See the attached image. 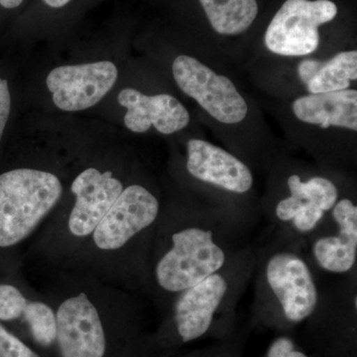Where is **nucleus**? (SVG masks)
Instances as JSON below:
<instances>
[{"label":"nucleus","instance_id":"nucleus-1","mask_svg":"<svg viewBox=\"0 0 357 357\" xmlns=\"http://www.w3.org/2000/svg\"><path fill=\"white\" fill-rule=\"evenodd\" d=\"M227 260L213 229L177 208H163L150 252L148 293L157 304L170 306L178 294L222 271Z\"/></svg>","mask_w":357,"mask_h":357},{"label":"nucleus","instance_id":"nucleus-2","mask_svg":"<svg viewBox=\"0 0 357 357\" xmlns=\"http://www.w3.org/2000/svg\"><path fill=\"white\" fill-rule=\"evenodd\" d=\"M59 173L23 166L0 174V253L11 252L38 234L65 194Z\"/></svg>","mask_w":357,"mask_h":357},{"label":"nucleus","instance_id":"nucleus-3","mask_svg":"<svg viewBox=\"0 0 357 357\" xmlns=\"http://www.w3.org/2000/svg\"><path fill=\"white\" fill-rule=\"evenodd\" d=\"M337 11L331 0H286L268 25L265 46L283 57L311 55L321 43L319 28L335 20Z\"/></svg>","mask_w":357,"mask_h":357},{"label":"nucleus","instance_id":"nucleus-4","mask_svg":"<svg viewBox=\"0 0 357 357\" xmlns=\"http://www.w3.org/2000/svg\"><path fill=\"white\" fill-rule=\"evenodd\" d=\"M172 72L178 89L213 119L227 126L245 121L248 103L229 77L188 55L174 60Z\"/></svg>","mask_w":357,"mask_h":357},{"label":"nucleus","instance_id":"nucleus-5","mask_svg":"<svg viewBox=\"0 0 357 357\" xmlns=\"http://www.w3.org/2000/svg\"><path fill=\"white\" fill-rule=\"evenodd\" d=\"M18 267L0 277V323L20 324L42 349L56 344L57 319L48 298L30 285Z\"/></svg>","mask_w":357,"mask_h":357},{"label":"nucleus","instance_id":"nucleus-6","mask_svg":"<svg viewBox=\"0 0 357 357\" xmlns=\"http://www.w3.org/2000/svg\"><path fill=\"white\" fill-rule=\"evenodd\" d=\"M267 287L288 321L300 323L316 311L319 291L311 268L301 256L279 251L270 256L264 268Z\"/></svg>","mask_w":357,"mask_h":357},{"label":"nucleus","instance_id":"nucleus-7","mask_svg":"<svg viewBox=\"0 0 357 357\" xmlns=\"http://www.w3.org/2000/svg\"><path fill=\"white\" fill-rule=\"evenodd\" d=\"M119 77L116 66L109 61L61 66L47 77L56 107L65 112H79L98 105L114 88Z\"/></svg>","mask_w":357,"mask_h":357},{"label":"nucleus","instance_id":"nucleus-8","mask_svg":"<svg viewBox=\"0 0 357 357\" xmlns=\"http://www.w3.org/2000/svg\"><path fill=\"white\" fill-rule=\"evenodd\" d=\"M230 288L231 279L222 269L174 298L169 307L176 332L183 342H192L208 333Z\"/></svg>","mask_w":357,"mask_h":357},{"label":"nucleus","instance_id":"nucleus-9","mask_svg":"<svg viewBox=\"0 0 357 357\" xmlns=\"http://www.w3.org/2000/svg\"><path fill=\"white\" fill-rule=\"evenodd\" d=\"M289 196L275 206V215L282 222H291L301 234L314 231L340 199L337 185L323 176L303 181L299 175L287 180Z\"/></svg>","mask_w":357,"mask_h":357},{"label":"nucleus","instance_id":"nucleus-10","mask_svg":"<svg viewBox=\"0 0 357 357\" xmlns=\"http://www.w3.org/2000/svg\"><path fill=\"white\" fill-rule=\"evenodd\" d=\"M185 168L199 182L231 194H246L255 183L250 168L241 159L198 138L188 141Z\"/></svg>","mask_w":357,"mask_h":357},{"label":"nucleus","instance_id":"nucleus-11","mask_svg":"<svg viewBox=\"0 0 357 357\" xmlns=\"http://www.w3.org/2000/svg\"><path fill=\"white\" fill-rule=\"evenodd\" d=\"M119 102L128 109L124 124L134 133H144L154 128L160 133L173 134L187 128L191 119L182 102L168 93L147 96L126 88L119 93Z\"/></svg>","mask_w":357,"mask_h":357},{"label":"nucleus","instance_id":"nucleus-12","mask_svg":"<svg viewBox=\"0 0 357 357\" xmlns=\"http://www.w3.org/2000/svg\"><path fill=\"white\" fill-rule=\"evenodd\" d=\"M335 234L314 239L312 255L321 269L344 274L356 266L357 259V206L351 199H338L332 208Z\"/></svg>","mask_w":357,"mask_h":357},{"label":"nucleus","instance_id":"nucleus-13","mask_svg":"<svg viewBox=\"0 0 357 357\" xmlns=\"http://www.w3.org/2000/svg\"><path fill=\"white\" fill-rule=\"evenodd\" d=\"M292 112L296 119L303 123L323 129H344L356 133V89L300 96L294 100Z\"/></svg>","mask_w":357,"mask_h":357},{"label":"nucleus","instance_id":"nucleus-14","mask_svg":"<svg viewBox=\"0 0 357 357\" xmlns=\"http://www.w3.org/2000/svg\"><path fill=\"white\" fill-rule=\"evenodd\" d=\"M218 34L236 36L248 31L258 15L257 0H199Z\"/></svg>","mask_w":357,"mask_h":357},{"label":"nucleus","instance_id":"nucleus-15","mask_svg":"<svg viewBox=\"0 0 357 357\" xmlns=\"http://www.w3.org/2000/svg\"><path fill=\"white\" fill-rule=\"evenodd\" d=\"M357 79V52L344 51L323 61L321 68L306 84L310 95L335 93L351 89Z\"/></svg>","mask_w":357,"mask_h":357},{"label":"nucleus","instance_id":"nucleus-16","mask_svg":"<svg viewBox=\"0 0 357 357\" xmlns=\"http://www.w3.org/2000/svg\"><path fill=\"white\" fill-rule=\"evenodd\" d=\"M0 357H41L15 333L0 323Z\"/></svg>","mask_w":357,"mask_h":357},{"label":"nucleus","instance_id":"nucleus-17","mask_svg":"<svg viewBox=\"0 0 357 357\" xmlns=\"http://www.w3.org/2000/svg\"><path fill=\"white\" fill-rule=\"evenodd\" d=\"M267 357H307L297 351L295 344L289 337H282L274 340L267 352Z\"/></svg>","mask_w":357,"mask_h":357},{"label":"nucleus","instance_id":"nucleus-18","mask_svg":"<svg viewBox=\"0 0 357 357\" xmlns=\"http://www.w3.org/2000/svg\"><path fill=\"white\" fill-rule=\"evenodd\" d=\"M11 98L8 83L0 77V140L10 114Z\"/></svg>","mask_w":357,"mask_h":357},{"label":"nucleus","instance_id":"nucleus-19","mask_svg":"<svg viewBox=\"0 0 357 357\" xmlns=\"http://www.w3.org/2000/svg\"><path fill=\"white\" fill-rule=\"evenodd\" d=\"M323 61L316 60V59H307L302 61L298 65L297 73L300 81L306 86L312 79V77L317 74L319 68H321Z\"/></svg>","mask_w":357,"mask_h":357},{"label":"nucleus","instance_id":"nucleus-20","mask_svg":"<svg viewBox=\"0 0 357 357\" xmlns=\"http://www.w3.org/2000/svg\"><path fill=\"white\" fill-rule=\"evenodd\" d=\"M43 1L52 8H61V7L67 6L70 0H43Z\"/></svg>","mask_w":357,"mask_h":357},{"label":"nucleus","instance_id":"nucleus-21","mask_svg":"<svg viewBox=\"0 0 357 357\" xmlns=\"http://www.w3.org/2000/svg\"><path fill=\"white\" fill-rule=\"evenodd\" d=\"M23 0H0V6L11 9L20 6Z\"/></svg>","mask_w":357,"mask_h":357}]
</instances>
